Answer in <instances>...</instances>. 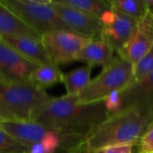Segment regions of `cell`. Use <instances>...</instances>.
Here are the masks:
<instances>
[{"instance_id":"6da1fadb","label":"cell","mask_w":153,"mask_h":153,"mask_svg":"<svg viewBox=\"0 0 153 153\" xmlns=\"http://www.w3.org/2000/svg\"><path fill=\"white\" fill-rule=\"evenodd\" d=\"M111 113L105 101L76 104L74 97H52L36 114L32 122L86 138Z\"/></svg>"},{"instance_id":"7a4b0ae2","label":"cell","mask_w":153,"mask_h":153,"mask_svg":"<svg viewBox=\"0 0 153 153\" xmlns=\"http://www.w3.org/2000/svg\"><path fill=\"white\" fill-rule=\"evenodd\" d=\"M152 125L153 117L133 108L111 113L85 138L84 153H101L104 149L116 145L136 146Z\"/></svg>"},{"instance_id":"3957f363","label":"cell","mask_w":153,"mask_h":153,"mask_svg":"<svg viewBox=\"0 0 153 153\" xmlns=\"http://www.w3.org/2000/svg\"><path fill=\"white\" fill-rule=\"evenodd\" d=\"M0 128L26 147L36 144L34 153H84V137L52 129L32 121L0 119Z\"/></svg>"},{"instance_id":"277c9868","label":"cell","mask_w":153,"mask_h":153,"mask_svg":"<svg viewBox=\"0 0 153 153\" xmlns=\"http://www.w3.org/2000/svg\"><path fill=\"white\" fill-rule=\"evenodd\" d=\"M52 97L30 82L0 80V119L33 121Z\"/></svg>"},{"instance_id":"5b68a950","label":"cell","mask_w":153,"mask_h":153,"mask_svg":"<svg viewBox=\"0 0 153 153\" xmlns=\"http://www.w3.org/2000/svg\"><path fill=\"white\" fill-rule=\"evenodd\" d=\"M133 65L120 57H115L102 68L100 74L76 97V104H89L105 101L109 96L126 88L133 80Z\"/></svg>"},{"instance_id":"8992f818","label":"cell","mask_w":153,"mask_h":153,"mask_svg":"<svg viewBox=\"0 0 153 153\" xmlns=\"http://www.w3.org/2000/svg\"><path fill=\"white\" fill-rule=\"evenodd\" d=\"M0 3L41 36L56 30L73 32L52 9L51 0H0Z\"/></svg>"},{"instance_id":"52a82bcc","label":"cell","mask_w":153,"mask_h":153,"mask_svg":"<svg viewBox=\"0 0 153 153\" xmlns=\"http://www.w3.org/2000/svg\"><path fill=\"white\" fill-rule=\"evenodd\" d=\"M91 39L66 30H56L42 35L41 43L52 65L59 66L76 61L80 50Z\"/></svg>"},{"instance_id":"ba28073f","label":"cell","mask_w":153,"mask_h":153,"mask_svg":"<svg viewBox=\"0 0 153 153\" xmlns=\"http://www.w3.org/2000/svg\"><path fill=\"white\" fill-rule=\"evenodd\" d=\"M102 36L115 53L118 54L129 41L138 21L121 13L109 10L101 18Z\"/></svg>"},{"instance_id":"9c48e42d","label":"cell","mask_w":153,"mask_h":153,"mask_svg":"<svg viewBox=\"0 0 153 153\" xmlns=\"http://www.w3.org/2000/svg\"><path fill=\"white\" fill-rule=\"evenodd\" d=\"M50 6L74 33L89 39L101 37L100 19L63 4L57 0H51Z\"/></svg>"},{"instance_id":"30bf717a","label":"cell","mask_w":153,"mask_h":153,"mask_svg":"<svg viewBox=\"0 0 153 153\" xmlns=\"http://www.w3.org/2000/svg\"><path fill=\"white\" fill-rule=\"evenodd\" d=\"M153 48V14L148 13L138 21L129 41L117 56L129 62L133 67Z\"/></svg>"},{"instance_id":"8fae6325","label":"cell","mask_w":153,"mask_h":153,"mask_svg":"<svg viewBox=\"0 0 153 153\" xmlns=\"http://www.w3.org/2000/svg\"><path fill=\"white\" fill-rule=\"evenodd\" d=\"M119 108H135L143 115L153 117V73L143 80L130 83L117 93Z\"/></svg>"},{"instance_id":"7c38bea8","label":"cell","mask_w":153,"mask_h":153,"mask_svg":"<svg viewBox=\"0 0 153 153\" xmlns=\"http://www.w3.org/2000/svg\"><path fill=\"white\" fill-rule=\"evenodd\" d=\"M37 66L0 39V80L30 82Z\"/></svg>"},{"instance_id":"4fadbf2b","label":"cell","mask_w":153,"mask_h":153,"mask_svg":"<svg viewBox=\"0 0 153 153\" xmlns=\"http://www.w3.org/2000/svg\"><path fill=\"white\" fill-rule=\"evenodd\" d=\"M114 53L112 48L101 35L100 38L91 39L80 50L76 56V61L85 63L91 67L100 65L103 68L114 60Z\"/></svg>"},{"instance_id":"5bb4252c","label":"cell","mask_w":153,"mask_h":153,"mask_svg":"<svg viewBox=\"0 0 153 153\" xmlns=\"http://www.w3.org/2000/svg\"><path fill=\"white\" fill-rule=\"evenodd\" d=\"M19 37L41 41V35L0 3V39Z\"/></svg>"},{"instance_id":"9a60e30c","label":"cell","mask_w":153,"mask_h":153,"mask_svg":"<svg viewBox=\"0 0 153 153\" xmlns=\"http://www.w3.org/2000/svg\"><path fill=\"white\" fill-rule=\"evenodd\" d=\"M22 57L36 65L51 64L41 41L19 37H4L0 39Z\"/></svg>"},{"instance_id":"2e32d148","label":"cell","mask_w":153,"mask_h":153,"mask_svg":"<svg viewBox=\"0 0 153 153\" xmlns=\"http://www.w3.org/2000/svg\"><path fill=\"white\" fill-rule=\"evenodd\" d=\"M91 70L92 67L86 65L64 74L63 83L66 91L65 95L69 97L78 96L91 82Z\"/></svg>"},{"instance_id":"e0dca14e","label":"cell","mask_w":153,"mask_h":153,"mask_svg":"<svg viewBox=\"0 0 153 153\" xmlns=\"http://www.w3.org/2000/svg\"><path fill=\"white\" fill-rule=\"evenodd\" d=\"M64 73L58 66L52 64L38 65L31 76L30 82L38 88L46 91L57 83H63Z\"/></svg>"},{"instance_id":"ac0fdd59","label":"cell","mask_w":153,"mask_h":153,"mask_svg":"<svg viewBox=\"0 0 153 153\" xmlns=\"http://www.w3.org/2000/svg\"><path fill=\"white\" fill-rule=\"evenodd\" d=\"M110 10L121 13L137 21L149 12L145 0H106Z\"/></svg>"},{"instance_id":"d6986e66","label":"cell","mask_w":153,"mask_h":153,"mask_svg":"<svg viewBox=\"0 0 153 153\" xmlns=\"http://www.w3.org/2000/svg\"><path fill=\"white\" fill-rule=\"evenodd\" d=\"M69 7L88 13L101 20L103 15L110 10L104 0H57Z\"/></svg>"},{"instance_id":"ffe728a7","label":"cell","mask_w":153,"mask_h":153,"mask_svg":"<svg viewBox=\"0 0 153 153\" xmlns=\"http://www.w3.org/2000/svg\"><path fill=\"white\" fill-rule=\"evenodd\" d=\"M0 153H29L28 148L0 128Z\"/></svg>"},{"instance_id":"44dd1931","label":"cell","mask_w":153,"mask_h":153,"mask_svg":"<svg viewBox=\"0 0 153 153\" xmlns=\"http://www.w3.org/2000/svg\"><path fill=\"white\" fill-rule=\"evenodd\" d=\"M153 73V48L134 66L132 82H137Z\"/></svg>"},{"instance_id":"7402d4cb","label":"cell","mask_w":153,"mask_h":153,"mask_svg":"<svg viewBox=\"0 0 153 153\" xmlns=\"http://www.w3.org/2000/svg\"><path fill=\"white\" fill-rule=\"evenodd\" d=\"M136 146V153H153V125L142 136Z\"/></svg>"},{"instance_id":"603a6c76","label":"cell","mask_w":153,"mask_h":153,"mask_svg":"<svg viewBox=\"0 0 153 153\" xmlns=\"http://www.w3.org/2000/svg\"><path fill=\"white\" fill-rule=\"evenodd\" d=\"M134 145L131 144H123V145H116L104 149L101 153H133Z\"/></svg>"},{"instance_id":"cb8c5ba5","label":"cell","mask_w":153,"mask_h":153,"mask_svg":"<svg viewBox=\"0 0 153 153\" xmlns=\"http://www.w3.org/2000/svg\"><path fill=\"white\" fill-rule=\"evenodd\" d=\"M145 1H146V4L148 5L149 11L153 14V0H145Z\"/></svg>"}]
</instances>
